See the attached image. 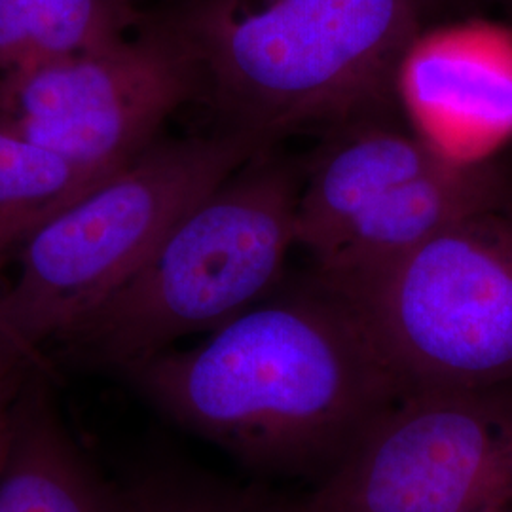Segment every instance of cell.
Listing matches in <instances>:
<instances>
[{"label":"cell","mask_w":512,"mask_h":512,"mask_svg":"<svg viewBox=\"0 0 512 512\" xmlns=\"http://www.w3.org/2000/svg\"><path fill=\"white\" fill-rule=\"evenodd\" d=\"M317 281L361 317L406 393L511 384L507 209L461 220L374 270Z\"/></svg>","instance_id":"cell-5"},{"label":"cell","mask_w":512,"mask_h":512,"mask_svg":"<svg viewBox=\"0 0 512 512\" xmlns=\"http://www.w3.org/2000/svg\"><path fill=\"white\" fill-rule=\"evenodd\" d=\"M509 2H511V6H512V0H509Z\"/></svg>","instance_id":"cell-15"},{"label":"cell","mask_w":512,"mask_h":512,"mask_svg":"<svg viewBox=\"0 0 512 512\" xmlns=\"http://www.w3.org/2000/svg\"><path fill=\"white\" fill-rule=\"evenodd\" d=\"M0 512H126L61 420L38 366L19 397Z\"/></svg>","instance_id":"cell-9"},{"label":"cell","mask_w":512,"mask_h":512,"mask_svg":"<svg viewBox=\"0 0 512 512\" xmlns=\"http://www.w3.org/2000/svg\"><path fill=\"white\" fill-rule=\"evenodd\" d=\"M512 501V382L406 393L298 512H480Z\"/></svg>","instance_id":"cell-6"},{"label":"cell","mask_w":512,"mask_h":512,"mask_svg":"<svg viewBox=\"0 0 512 512\" xmlns=\"http://www.w3.org/2000/svg\"><path fill=\"white\" fill-rule=\"evenodd\" d=\"M116 374L249 469L317 482L406 395L361 317L317 279Z\"/></svg>","instance_id":"cell-1"},{"label":"cell","mask_w":512,"mask_h":512,"mask_svg":"<svg viewBox=\"0 0 512 512\" xmlns=\"http://www.w3.org/2000/svg\"><path fill=\"white\" fill-rule=\"evenodd\" d=\"M133 0H0V86L65 57L124 38Z\"/></svg>","instance_id":"cell-10"},{"label":"cell","mask_w":512,"mask_h":512,"mask_svg":"<svg viewBox=\"0 0 512 512\" xmlns=\"http://www.w3.org/2000/svg\"><path fill=\"white\" fill-rule=\"evenodd\" d=\"M203 88L181 19L40 65L0 86V116L38 145L110 175L156 143L165 120Z\"/></svg>","instance_id":"cell-7"},{"label":"cell","mask_w":512,"mask_h":512,"mask_svg":"<svg viewBox=\"0 0 512 512\" xmlns=\"http://www.w3.org/2000/svg\"><path fill=\"white\" fill-rule=\"evenodd\" d=\"M126 512H298V505L258 486L169 467L129 486Z\"/></svg>","instance_id":"cell-12"},{"label":"cell","mask_w":512,"mask_h":512,"mask_svg":"<svg viewBox=\"0 0 512 512\" xmlns=\"http://www.w3.org/2000/svg\"><path fill=\"white\" fill-rule=\"evenodd\" d=\"M433 0H205L184 18L228 131L262 145L349 124L395 93Z\"/></svg>","instance_id":"cell-2"},{"label":"cell","mask_w":512,"mask_h":512,"mask_svg":"<svg viewBox=\"0 0 512 512\" xmlns=\"http://www.w3.org/2000/svg\"><path fill=\"white\" fill-rule=\"evenodd\" d=\"M107 177L38 145L0 116V270L48 220Z\"/></svg>","instance_id":"cell-11"},{"label":"cell","mask_w":512,"mask_h":512,"mask_svg":"<svg viewBox=\"0 0 512 512\" xmlns=\"http://www.w3.org/2000/svg\"><path fill=\"white\" fill-rule=\"evenodd\" d=\"M42 359L27 355L0 334V480L10 454L19 397Z\"/></svg>","instance_id":"cell-13"},{"label":"cell","mask_w":512,"mask_h":512,"mask_svg":"<svg viewBox=\"0 0 512 512\" xmlns=\"http://www.w3.org/2000/svg\"><path fill=\"white\" fill-rule=\"evenodd\" d=\"M480 512H512V501H509V503H499V505H494V507Z\"/></svg>","instance_id":"cell-14"},{"label":"cell","mask_w":512,"mask_h":512,"mask_svg":"<svg viewBox=\"0 0 512 512\" xmlns=\"http://www.w3.org/2000/svg\"><path fill=\"white\" fill-rule=\"evenodd\" d=\"M298 194L285 165L239 167L57 344L82 365L116 372L251 310L272 293L296 245Z\"/></svg>","instance_id":"cell-3"},{"label":"cell","mask_w":512,"mask_h":512,"mask_svg":"<svg viewBox=\"0 0 512 512\" xmlns=\"http://www.w3.org/2000/svg\"><path fill=\"white\" fill-rule=\"evenodd\" d=\"M258 154L236 131L154 143L48 220L0 293V334L27 355L116 293L184 215Z\"/></svg>","instance_id":"cell-4"},{"label":"cell","mask_w":512,"mask_h":512,"mask_svg":"<svg viewBox=\"0 0 512 512\" xmlns=\"http://www.w3.org/2000/svg\"><path fill=\"white\" fill-rule=\"evenodd\" d=\"M395 93L416 135L456 162H478L512 133V31L471 21L421 31Z\"/></svg>","instance_id":"cell-8"}]
</instances>
